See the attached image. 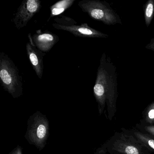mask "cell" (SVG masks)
Instances as JSON below:
<instances>
[{
    "label": "cell",
    "mask_w": 154,
    "mask_h": 154,
    "mask_svg": "<svg viewBox=\"0 0 154 154\" xmlns=\"http://www.w3.org/2000/svg\"><path fill=\"white\" fill-rule=\"evenodd\" d=\"M78 5L84 12L87 13L93 19L108 26L122 24L119 16L106 2L83 0L79 2Z\"/></svg>",
    "instance_id": "cell-3"
},
{
    "label": "cell",
    "mask_w": 154,
    "mask_h": 154,
    "mask_svg": "<svg viewBox=\"0 0 154 154\" xmlns=\"http://www.w3.org/2000/svg\"><path fill=\"white\" fill-rule=\"evenodd\" d=\"M26 50L33 69L38 77L41 79L44 72V58L45 54L37 48L30 41L26 45Z\"/></svg>",
    "instance_id": "cell-8"
},
{
    "label": "cell",
    "mask_w": 154,
    "mask_h": 154,
    "mask_svg": "<svg viewBox=\"0 0 154 154\" xmlns=\"http://www.w3.org/2000/svg\"><path fill=\"white\" fill-rule=\"evenodd\" d=\"M148 144L152 148L154 149V140L152 139L149 140L148 141Z\"/></svg>",
    "instance_id": "cell-15"
},
{
    "label": "cell",
    "mask_w": 154,
    "mask_h": 154,
    "mask_svg": "<svg viewBox=\"0 0 154 154\" xmlns=\"http://www.w3.org/2000/svg\"><path fill=\"white\" fill-rule=\"evenodd\" d=\"M49 135V122L45 116L38 112L30 116L26 137L29 143L41 150L45 147Z\"/></svg>",
    "instance_id": "cell-4"
},
{
    "label": "cell",
    "mask_w": 154,
    "mask_h": 154,
    "mask_svg": "<svg viewBox=\"0 0 154 154\" xmlns=\"http://www.w3.org/2000/svg\"><path fill=\"white\" fill-rule=\"evenodd\" d=\"M41 8L39 0H24L14 15L12 21L16 27L20 29L26 26L29 20L38 13Z\"/></svg>",
    "instance_id": "cell-6"
},
{
    "label": "cell",
    "mask_w": 154,
    "mask_h": 154,
    "mask_svg": "<svg viewBox=\"0 0 154 154\" xmlns=\"http://www.w3.org/2000/svg\"><path fill=\"white\" fill-rule=\"evenodd\" d=\"M0 79L2 87L14 98L23 94V80L17 66L4 52L0 53Z\"/></svg>",
    "instance_id": "cell-2"
},
{
    "label": "cell",
    "mask_w": 154,
    "mask_h": 154,
    "mask_svg": "<svg viewBox=\"0 0 154 154\" xmlns=\"http://www.w3.org/2000/svg\"><path fill=\"white\" fill-rule=\"evenodd\" d=\"M54 21L55 23L52 24L54 28L67 31L75 37L101 38L108 37V35L91 27L87 23L77 25V22L69 17L60 16L54 19Z\"/></svg>",
    "instance_id": "cell-5"
},
{
    "label": "cell",
    "mask_w": 154,
    "mask_h": 154,
    "mask_svg": "<svg viewBox=\"0 0 154 154\" xmlns=\"http://www.w3.org/2000/svg\"><path fill=\"white\" fill-rule=\"evenodd\" d=\"M13 154H23L21 147L18 146L17 148L14 150V152Z\"/></svg>",
    "instance_id": "cell-14"
},
{
    "label": "cell",
    "mask_w": 154,
    "mask_h": 154,
    "mask_svg": "<svg viewBox=\"0 0 154 154\" xmlns=\"http://www.w3.org/2000/svg\"><path fill=\"white\" fill-rule=\"evenodd\" d=\"M118 75L116 68L105 53H103L98 68L94 94L99 104L103 105L106 99L114 100L117 92Z\"/></svg>",
    "instance_id": "cell-1"
},
{
    "label": "cell",
    "mask_w": 154,
    "mask_h": 154,
    "mask_svg": "<svg viewBox=\"0 0 154 154\" xmlns=\"http://www.w3.org/2000/svg\"><path fill=\"white\" fill-rule=\"evenodd\" d=\"M153 109H151L148 113V117L150 119H154V104L153 105Z\"/></svg>",
    "instance_id": "cell-13"
},
{
    "label": "cell",
    "mask_w": 154,
    "mask_h": 154,
    "mask_svg": "<svg viewBox=\"0 0 154 154\" xmlns=\"http://www.w3.org/2000/svg\"><path fill=\"white\" fill-rule=\"evenodd\" d=\"M147 129L149 131L154 134V127H150L147 128Z\"/></svg>",
    "instance_id": "cell-16"
},
{
    "label": "cell",
    "mask_w": 154,
    "mask_h": 154,
    "mask_svg": "<svg viewBox=\"0 0 154 154\" xmlns=\"http://www.w3.org/2000/svg\"><path fill=\"white\" fill-rule=\"evenodd\" d=\"M29 41L44 53L49 52L59 41V37L48 30L41 32L39 30L33 36L29 34Z\"/></svg>",
    "instance_id": "cell-7"
},
{
    "label": "cell",
    "mask_w": 154,
    "mask_h": 154,
    "mask_svg": "<svg viewBox=\"0 0 154 154\" xmlns=\"http://www.w3.org/2000/svg\"><path fill=\"white\" fill-rule=\"evenodd\" d=\"M144 17L147 27L151 24L154 16V1L148 0L144 5Z\"/></svg>",
    "instance_id": "cell-10"
},
{
    "label": "cell",
    "mask_w": 154,
    "mask_h": 154,
    "mask_svg": "<svg viewBox=\"0 0 154 154\" xmlns=\"http://www.w3.org/2000/svg\"><path fill=\"white\" fill-rule=\"evenodd\" d=\"M75 0H62L57 2L50 7V15L48 21L50 19L62 14L73 4Z\"/></svg>",
    "instance_id": "cell-9"
},
{
    "label": "cell",
    "mask_w": 154,
    "mask_h": 154,
    "mask_svg": "<svg viewBox=\"0 0 154 154\" xmlns=\"http://www.w3.org/2000/svg\"><path fill=\"white\" fill-rule=\"evenodd\" d=\"M125 152L127 154H139L137 149L133 146H128L125 149Z\"/></svg>",
    "instance_id": "cell-11"
},
{
    "label": "cell",
    "mask_w": 154,
    "mask_h": 154,
    "mask_svg": "<svg viewBox=\"0 0 154 154\" xmlns=\"http://www.w3.org/2000/svg\"><path fill=\"white\" fill-rule=\"evenodd\" d=\"M146 48L149 50L154 51V38L150 40V42L146 46Z\"/></svg>",
    "instance_id": "cell-12"
}]
</instances>
